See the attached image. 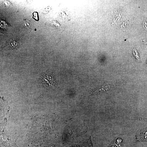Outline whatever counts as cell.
Instances as JSON below:
<instances>
[{"label":"cell","mask_w":147,"mask_h":147,"mask_svg":"<svg viewBox=\"0 0 147 147\" xmlns=\"http://www.w3.org/2000/svg\"><path fill=\"white\" fill-rule=\"evenodd\" d=\"M68 147H92V146L89 142L87 141L71 145Z\"/></svg>","instance_id":"obj_2"},{"label":"cell","mask_w":147,"mask_h":147,"mask_svg":"<svg viewBox=\"0 0 147 147\" xmlns=\"http://www.w3.org/2000/svg\"><path fill=\"white\" fill-rule=\"evenodd\" d=\"M30 25V23L28 21H26L24 24V26L25 27H28Z\"/></svg>","instance_id":"obj_3"},{"label":"cell","mask_w":147,"mask_h":147,"mask_svg":"<svg viewBox=\"0 0 147 147\" xmlns=\"http://www.w3.org/2000/svg\"><path fill=\"white\" fill-rule=\"evenodd\" d=\"M34 18L36 20H38L37 14L36 13H34Z\"/></svg>","instance_id":"obj_4"},{"label":"cell","mask_w":147,"mask_h":147,"mask_svg":"<svg viewBox=\"0 0 147 147\" xmlns=\"http://www.w3.org/2000/svg\"><path fill=\"white\" fill-rule=\"evenodd\" d=\"M137 138L139 141H147V128L140 131Z\"/></svg>","instance_id":"obj_1"}]
</instances>
